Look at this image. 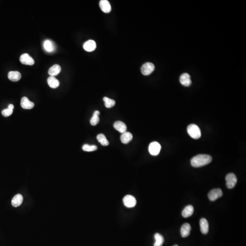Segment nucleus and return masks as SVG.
I'll list each match as a JSON object with an SVG mask.
<instances>
[{
	"instance_id": "9b49d317",
	"label": "nucleus",
	"mask_w": 246,
	"mask_h": 246,
	"mask_svg": "<svg viewBox=\"0 0 246 246\" xmlns=\"http://www.w3.org/2000/svg\"><path fill=\"white\" fill-rule=\"evenodd\" d=\"M83 47L86 51L91 52L95 50L96 48V44L94 40H88L84 43Z\"/></svg>"
},
{
	"instance_id": "4be33fe9",
	"label": "nucleus",
	"mask_w": 246,
	"mask_h": 246,
	"mask_svg": "<svg viewBox=\"0 0 246 246\" xmlns=\"http://www.w3.org/2000/svg\"><path fill=\"white\" fill-rule=\"evenodd\" d=\"M44 47L48 52H52L55 50V46L50 40H46L44 43Z\"/></svg>"
},
{
	"instance_id": "a878e982",
	"label": "nucleus",
	"mask_w": 246,
	"mask_h": 246,
	"mask_svg": "<svg viewBox=\"0 0 246 246\" xmlns=\"http://www.w3.org/2000/svg\"><path fill=\"white\" fill-rule=\"evenodd\" d=\"M103 100L104 101L105 106L106 108H112L113 106H115V104H116V102L114 100H112V99L106 97L104 98Z\"/></svg>"
},
{
	"instance_id": "cd10ccee",
	"label": "nucleus",
	"mask_w": 246,
	"mask_h": 246,
	"mask_svg": "<svg viewBox=\"0 0 246 246\" xmlns=\"http://www.w3.org/2000/svg\"><path fill=\"white\" fill-rule=\"evenodd\" d=\"M13 110L12 109H10L8 108V109H5L3 110L2 111V114L4 117H8L12 115L13 113Z\"/></svg>"
},
{
	"instance_id": "5701e85b",
	"label": "nucleus",
	"mask_w": 246,
	"mask_h": 246,
	"mask_svg": "<svg viewBox=\"0 0 246 246\" xmlns=\"http://www.w3.org/2000/svg\"><path fill=\"white\" fill-rule=\"evenodd\" d=\"M155 242L154 246H162L164 242V238L162 235L157 233L154 235Z\"/></svg>"
},
{
	"instance_id": "dca6fc26",
	"label": "nucleus",
	"mask_w": 246,
	"mask_h": 246,
	"mask_svg": "<svg viewBox=\"0 0 246 246\" xmlns=\"http://www.w3.org/2000/svg\"><path fill=\"white\" fill-rule=\"evenodd\" d=\"M114 126L116 130L121 133L123 134L126 132L127 126L126 124L122 121H118L115 122Z\"/></svg>"
},
{
	"instance_id": "a211bd4d",
	"label": "nucleus",
	"mask_w": 246,
	"mask_h": 246,
	"mask_svg": "<svg viewBox=\"0 0 246 246\" xmlns=\"http://www.w3.org/2000/svg\"><path fill=\"white\" fill-rule=\"evenodd\" d=\"M133 135L129 132H125L121 134L120 140L121 142L124 144H128L132 140Z\"/></svg>"
},
{
	"instance_id": "4468645a",
	"label": "nucleus",
	"mask_w": 246,
	"mask_h": 246,
	"mask_svg": "<svg viewBox=\"0 0 246 246\" xmlns=\"http://www.w3.org/2000/svg\"><path fill=\"white\" fill-rule=\"evenodd\" d=\"M200 225L202 233L206 234L209 232V224L207 220L204 218L201 219L200 221Z\"/></svg>"
},
{
	"instance_id": "423d86ee",
	"label": "nucleus",
	"mask_w": 246,
	"mask_h": 246,
	"mask_svg": "<svg viewBox=\"0 0 246 246\" xmlns=\"http://www.w3.org/2000/svg\"><path fill=\"white\" fill-rule=\"evenodd\" d=\"M123 202L126 207L132 208L136 204V200L133 196L127 195L123 198Z\"/></svg>"
},
{
	"instance_id": "412c9836",
	"label": "nucleus",
	"mask_w": 246,
	"mask_h": 246,
	"mask_svg": "<svg viewBox=\"0 0 246 246\" xmlns=\"http://www.w3.org/2000/svg\"><path fill=\"white\" fill-rule=\"evenodd\" d=\"M47 83L51 88H56L59 85V82L54 76H50L47 79Z\"/></svg>"
},
{
	"instance_id": "39448f33",
	"label": "nucleus",
	"mask_w": 246,
	"mask_h": 246,
	"mask_svg": "<svg viewBox=\"0 0 246 246\" xmlns=\"http://www.w3.org/2000/svg\"><path fill=\"white\" fill-rule=\"evenodd\" d=\"M161 147L158 142L154 141L152 142L149 145V151L152 155H157L160 153L161 150Z\"/></svg>"
},
{
	"instance_id": "b1692460",
	"label": "nucleus",
	"mask_w": 246,
	"mask_h": 246,
	"mask_svg": "<svg viewBox=\"0 0 246 246\" xmlns=\"http://www.w3.org/2000/svg\"><path fill=\"white\" fill-rule=\"evenodd\" d=\"M97 139L103 146H107L109 145V142L105 135L103 134H100L97 135Z\"/></svg>"
},
{
	"instance_id": "1a4fd4ad",
	"label": "nucleus",
	"mask_w": 246,
	"mask_h": 246,
	"mask_svg": "<svg viewBox=\"0 0 246 246\" xmlns=\"http://www.w3.org/2000/svg\"><path fill=\"white\" fill-rule=\"evenodd\" d=\"M21 105L23 109L30 110L34 107V104L30 101L28 98L23 97L21 100Z\"/></svg>"
},
{
	"instance_id": "f8f14e48",
	"label": "nucleus",
	"mask_w": 246,
	"mask_h": 246,
	"mask_svg": "<svg viewBox=\"0 0 246 246\" xmlns=\"http://www.w3.org/2000/svg\"><path fill=\"white\" fill-rule=\"evenodd\" d=\"M191 226L188 223H185L181 227V232L183 238H187L190 234L191 231Z\"/></svg>"
},
{
	"instance_id": "c85d7f7f",
	"label": "nucleus",
	"mask_w": 246,
	"mask_h": 246,
	"mask_svg": "<svg viewBox=\"0 0 246 246\" xmlns=\"http://www.w3.org/2000/svg\"><path fill=\"white\" fill-rule=\"evenodd\" d=\"M173 246H178V245H174Z\"/></svg>"
},
{
	"instance_id": "7ed1b4c3",
	"label": "nucleus",
	"mask_w": 246,
	"mask_h": 246,
	"mask_svg": "<svg viewBox=\"0 0 246 246\" xmlns=\"http://www.w3.org/2000/svg\"><path fill=\"white\" fill-rule=\"evenodd\" d=\"M226 185L228 189H232L236 186L238 181L237 176L233 173H229L226 176Z\"/></svg>"
},
{
	"instance_id": "393cba45",
	"label": "nucleus",
	"mask_w": 246,
	"mask_h": 246,
	"mask_svg": "<svg viewBox=\"0 0 246 246\" xmlns=\"http://www.w3.org/2000/svg\"><path fill=\"white\" fill-rule=\"evenodd\" d=\"M100 112L98 111H95L94 112V115L90 120V123L91 125L93 126L96 125L98 124L100 121V118L98 116L100 115Z\"/></svg>"
},
{
	"instance_id": "ddd939ff",
	"label": "nucleus",
	"mask_w": 246,
	"mask_h": 246,
	"mask_svg": "<svg viewBox=\"0 0 246 246\" xmlns=\"http://www.w3.org/2000/svg\"><path fill=\"white\" fill-rule=\"evenodd\" d=\"M100 7L101 9L104 13L108 14L111 10V7L109 1L107 0H101L100 2Z\"/></svg>"
},
{
	"instance_id": "f3484780",
	"label": "nucleus",
	"mask_w": 246,
	"mask_h": 246,
	"mask_svg": "<svg viewBox=\"0 0 246 246\" xmlns=\"http://www.w3.org/2000/svg\"><path fill=\"white\" fill-rule=\"evenodd\" d=\"M23 198L21 194H17L14 196L11 201V205L15 207H17L21 205L23 202Z\"/></svg>"
},
{
	"instance_id": "6ab92c4d",
	"label": "nucleus",
	"mask_w": 246,
	"mask_h": 246,
	"mask_svg": "<svg viewBox=\"0 0 246 246\" xmlns=\"http://www.w3.org/2000/svg\"><path fill=\"white\" fill-rule=\"evenodd\" d=\"M194 212V207L191 205H188L184 209L182 215L184 218H188L192 216Z\"/></svg>"
},
{
	"instance_id": "aec40b11",
	"label": "nucleus",
	"mask_w": 246,
	"mask_h": 246,
	"mask_svg": "<svg viewBox=\"0 0 246 246\" xmlns=\"http://www.w3.org/2000/svg\"><path fill=\"white\" fill-rule=\"evenodd\" d=\"M61 71V68L59 65L55 64L49 68L48 74L51 76H55L58 75Z\"/></svg>"
},
{
	"instance_id": "6e6552de",
	"label": "nucleus",
	"mask_w": 246,
	"mask_h": 246,
	"mask_svg": "<svg viewBox=\"0 0 246 246\" xmlns=\"http://www.w3.org/2000/svg\"><path fill=\"white\" fill-rule=\"evenodd\" d=\"M20 61L23 64L33 65L35 63L34 59L28 53H24L20 58Z\"/></svg>"
},
{
	"instance_id": "bb28decb",
	"label": "nucleus",
	"mask_w": 246,
	"mask_h": 246,
	"mask_svg": "<svg viewBox=\"0 0 246 246\" xmlns=\"http://www.w3.org/2000/svg\"><path fill=\"white\" fill-rule=\"evenodd\" d=\"M82 150L85 152H94L97 150L98 148L97 146L93 145V146H89L87 144H85L83 145L82 147Z\"/></svg>"
},
{
	"instance_id": "9d476101",
	"label": "nucleus",
	"mask_w": 246,
	"mask_h": 246,
	"mask_svg": "<svg viewBox=\"0 0 246 246\" xmlns=\"http://www.w3.org/2000/svg\"><path fill=\"white\" fill-rule=\"evenodd\" d=\"M180 81L182 84L186 87H188L191 84L190 75L188 73L182 74L180 77Z\"/></svg>"
},
{
	"instance_id": "f03ea898",
	"label": "nucleus",
	"mask_w": 246,
	"mask_h": 246,
	"mask_svg": "<svg viewBox=\"0 0 246 246\" xmlns=\"http://www.w3.org/2000/svg\"><path fill=\"white\" fill-rule=\"evenodd\" d=\"M188 132L190 136L194 139H198L201 137V131L200 128L197 125L195 124H191L188 127Z\"/></svg>"
},
{
	"instance_id": "2eb2a0df",
	"label": "nucleus",
	"mask_w": 246,
	"mask_h": 246,
	"mask_svg": "<svg viewBox=\"0 0 246 246\" xmlns=\"http://www.w3.org/2000/svg\"><path fill=\"white\" fill-rule=\"evenodd\" d=\"M21 74L18 71H10L8 74V78L11 81H18L21 79Z\"/></svg>"
},
{
	"instance_id": "f257e3e1",
	"label": "nucleus",
	"mask_w": 246,
	"mask_h": 246,
	"mask_svg": "<svg viewBox=\"0 0 246 246\" xmlns=\"http://www.w3.org/2000/svg\"><path fill=\"white\" fill-rule=\"evenodd\" d=\"M212 159V157L208 154H198L191 159V164L194 167H200L211 163Z\"/></svg>"
},
{
	"instance_id": "0eeeda50",
	"label": "nucleus",
	"mask_w": 246,
	"mask_h": 246,
	"mask_svg": "<svg viewBox=\"0 0 246 246\" xmlns=\"http://www.w3.org/2000/svg\"><path fill=\"white\" fill-rule=\"evenodd\" d=\"M155 67L154 64L151 63H146L141 67V73L143 75H149L154 71Z\"/></svg>"
},
{
	"instance_id": "20e7f679",
	"label": "nucleus",
	"mask_w": 246,
	"mask_h": 246,
	"mask_svg": "<svg viewBox=\"0 0 246 246\" xmlns=\"http://www.w3.org/2000/svg\"><path fill=\"white\" fill-rule=\"evenodd\" d=\"M223 195V191L220 188L214 189L212 190L208 194L209 200L212 202L216 201L217 199L222 196Z\"/></svg>"
}]
</instances>
